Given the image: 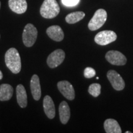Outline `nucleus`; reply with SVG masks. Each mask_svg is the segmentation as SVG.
I'll return each mask as SVG.
<instances>
[{"label":"nucleus","instance_id":"nucleus-1","mask_svg":"<svg viewBox=\"0 0 133 133\" xmlns=\"http://www.w3.org/2000/svg\"><path fill=\"white\" fill-rule=\"evenodd\" d=\"M5 63L13 74H17L21 70V60L19 53L16 48H11L5 54Z\"/></svg>","mask_w":133,"mask_h":133},{"label":"nucleus","instance_id":"nucleus-2","mask_svg":"<svg viewBox=\"0 0 133 133\" xmlns=\"http://www.w3.org/2000/svg\"><path fill=\"white\" fill-rule=\"evenodd\" d=\"M60 12V8L56 0H44L40 8V14L45 19H53Z\"/></svg>","mask_w":133,"mask_h":133},{"label":"nucleus","instance_id":"nucleus-3","mask_svg":"<svg viewBox=\"0 0 133 133\" xmlns=\"http://www.w3.org/2000/svg\"><path fill=\"white\" fill-rule=\"evenodd\" d=\"M107 18V13L105 10L103 9L97 10L88 24V28L91 31L97 30L104 25Z\"/></svg>","mask_w":133,"mask_h":133},{"label":"nucleus","instance_id":"nucleus-4","mask_svg":"<svg viewBox=\"0 0 133 133\" xmlns=\"http://www.w3.org/2000/svg\"><path fill=\"white\" fill-rule=\"evenodd\" d=\"M38 30L31 24H26L22 33V40L26 47H31L37 39Z\"/></svg>","mask_w":133,"mask_h":133},{"label":"nucleus","instance_id":"nucleus-5","mask_svg":"<svg viewBox=\"0 0 133 133\" xmlns=\"http://www.w3.org/2000/svg\"><path fill=\"white\" fill-rule=\"evenodd\" d=\"M117 38V35L114 31L111 30H104L100 31L94 38V41L101 46H105L114 42Z\"/></svg>","mask_w":133,"mask_h":133},{"label":"nucleus","instance_id":"nucleus-6","mask_svg":"<svg viewBox=\"0 0 133 133\" xmlns=\"http://www.w3.org/2000/svg\"><path fill=\"white\" fill-rule=\"evenodd\" d=\"M65 54L62 49H57L49 55L47 59V64L51 69L60 65L64 62Z\"/></svg>","mask_w":133,"mask_h":133},{"label":"nucleus","instance_id":"nucleus-7","mask_svg":"<svg viewBox=\"0 0 133 133\" xmlns=\"http://www.w3.org/2000/svg\"><path fill=\"white\" fill-rule=\"evenodd\" d=\"M107 76L114 89L116 91H121L124 89L125 83L123 79L116 71L110 70L107 72Z\"/></svg>","mask_w":133,"mask_h":133},{"label":"nucleus","instance_id":"nucleus-8","mask_svg":"<svg viewBox=\"0 0 133 133\" xmlns=\"http://www.w3.org/2000/svg\"><path fill=\"white\" fill-rule=\"evenodd\" d=\"M105 59L110 64L114 65H124L127 59L122 53L117 51H110L105 54Z\"/></svg>","mask_w":133,"mask_h":133},{"label":"nucleus","instance_id":"nucleus-9","mask_svg":"<svg viewBox=\"0 0 133 133\" xmlns=\"http://www.w3.org/2000/svg\"><path fill=\"white\" fill-rule=\"evenodd\" d=\"M57 88L60 92L66 99L72 101L75 99V94L73 86L67 81H61L57 83Z\"/></svg>","mask_w":133,"mask_h":133},{"label":"nucleus","instance_id":"nucleus-10","mask_svg":"<svg viewBox=\"0 0 133 133\" xmlns=\"http://www.w3.org/2000/svg\"><path fill=\"white\" fill-rule=\"evenodd\" d=\"M9 8L16 14H21L26 12L27 9V3L26 0H9Z\"/></svg>","mask_w":133,"mask_h":133},{"label":"nucleus","instance_id":"nucleus-11","mask_svg":"<svg viewBox=\"0 0 133 133\" xmlns=\"http://www.w3.org/2000/svg\"><path fill=\"white\" fill-rule=\"evenodd\" d=\"M30 89L32 96L35 101H39L41 96V89L39 76L33 75L30 80Z\"/></svg>","mask_w":133,"mask_h":133},{"label":"nucleus","instance_id":"nucleus-12","mask_svg":"<svg viewBox=\"0 0 133 133\" xmlns=\"http://www.w3.org/2000/svg\"><path fill=\"white\" fill-rule=\"evenodd\" d=\"M48 36L55 41H61L64 38V33L62 29L59 25H52L48 27L46 30Z\"/></svg>","mask_w":133,"mask_h":133},{"label":"nucleus","instance_id":"nucleus-13","mask_svg":"<svg viewBox=\"0 0 133 133\" xmlns=\"http://www.w3.org/2000/svg\"><path fill=\"white\" fill-rule=\"evenodd\" d=\"M43 109L46 116L49 119H53L56 115L55 105L52 98L49 96H46L43 99Z\"/></svg>","mask_w":133,"mask_h":133},{"label":"nucleus","instance_id":"nucleus-14","mask_svg":"<svg viewBox=\"0 0 133 133\" xmlns=\"http://www.w3.org/2000/svg\"><path fill=\"white\" fill-rule=\"evenodd\" d=\"M16 96L18 104L21 108H25L27 106V94L24 86L19 84L16 88Z\"/></svg>","mask_w":133,"mask_h":133},{"label":"nucleus","instance_id":"nucleus-15","mask_svg":"<svg viewBox=\"0 0 133 133\" xmlns=\"http://www.w3.org/2000/svg\"><path fill=\"white\" fill-rule=\"evenodd\" d=\"M59 112L61 123L64 124L67 123L70 117V109L65 101H62L60 104Z\"/></svg>","mask_w":133,"mask_h":133},{"label":"nucleus","instance_id":"nucleus-16","mask_svg":"<svg viewBox=\"0 0 133 133\" xmlns=\"http://www.w3.org/2000/svg\"><path fill=\"white\" fill-rule=\"evenodd\" d=\"M104 129L107 133H121V129L117 121L114 119H107L104 122Z\"/></svg>","mask_w":133,"mask_h":133},{"label":"nucleus","instance_id":"nucleus-17","mask_svg":"<svg viewBox=\"0 0 133 133\" xmlns=\"http://www.w3.org/2000/svg\"><path fill=\"white\" fill-rule=\"evenodd\" d=\"M14 89L9 84H2L0 86V101H9L12 97Z\"/></svg>","mask_w":133,"mask_h":133},{"label":"nucleus","instance_id":"nucleus-18","mask_svg":"<svg viewBox=\"0 0 133 133\" xmlns=\"http://www.w3.org/2000/svg\"><path fill=\"white\" fill-rule=\"evenodd\" d=\"M85 16V14L82 11L70 13L65 17V21L69 24H74L82 20Z\"/></svg>","mask_w":133,"mask_h":133},{"label":"nucleus","instance_id":"nucleus-19","mask_svg":"<svg viewBox=\"0 0 133 133\" xmlns=\"http://www.w3.org/2000/svg\"><path fill=\"white\" fill-rule=\"evenodd\" d=\"M101 86L98 83H93L89 86V89H88V92L91 96L94 97H97L101 94Z\"/></svg>","mask_w":133,"mask_h":133},{"label":"nucleus","instance_id":"nucleus-20","mask_svg":"<svg viewBox=\"0 0 133 133\" xmlns=\"http://www.w3.org/2000/svg\"><path fill=\"white\" fill-rule=\"evenodd\" d=\"M95 70L91 67H86L84 70V76L86 78H91L96 75Z\"/></svg>","mask_w":133,"mask_h":133},{"label":"nucleus","instance_id":"nucleus-21","mask_svg":"<svg viewBox=\"0 0 133 133\" xmlns=\"http://www.w3.org/2000/svg\"><path fill=\"white\" fill-rule=\"evenodd\" d=\"M79 2V0H62V4L67 7H72L77 5Z\"/></svg>","mask_w":133,"mask_h":133},{"label":"nucleus","instance_id":"nucleus-22","mask_svg":"<svg viewBox=\"0 0 133 133\" xmlns=\"http://www.w3.org/2000/svg\"><path fill=\"white\" fill-rule=\"evenodd\" d=\"M3 73L1 72V70H0V80H1V79L3 78Z\"/></svg>","mask_w":133,"mask_h":133},{"label":"nucleus","instance_id":"nucleus-23","mask_svg":"<svg viewBox=\"0 0 133 133\" xmlns=\"http://www.w3.org/2000/svg\"><path fill=\"white\" fill-rule=\"evenodd\" d=\"M131 132H129V131H126V133H131Z\"/></svg>","mask_w":133,"mask_h":133},{"label":"nucleus","instance_id":"nucleus-24","mask_svg":"<svg viewBox=\"0 0 133 133\" xmlns=\"http://www.w3.org/2000/svg\"><path fill=\"white\" fill-rule=\"evenodd\" d=\"M0 8H1V1H0Z\"/></svg>","mask_w":133,"mask_h":133}]
</instances>
